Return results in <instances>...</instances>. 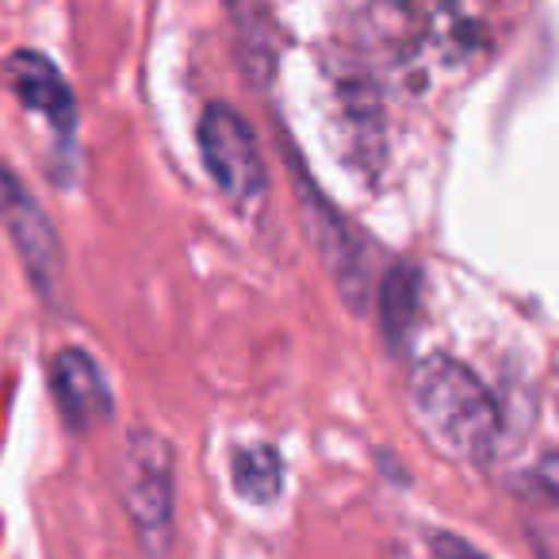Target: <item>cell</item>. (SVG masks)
Listing matches in <instances>:
<instances>
[{"label":"cell","instance_id":"277c9868","mask_svg":"<svg viewBox=\"0 0 559 559\" xmlns=\"http://www.w3.org/2000/svg\"><path fill=\"white\" fill-rule=\"evenodd\" d=\"M299 195H304L307 207V226L314 234V246H319L322 261H326L330 276H334L342 299L353 311H365L368 307V288H372V272H368V253L365 241L357 238L349 223L342 218V211L326 200L322 192H314L311 180L299 173Z\"/></svg>","mask_w":559,"mask_h":559},{"label":"cell","instance_id":"6da1fadb","mask_svg":"<svg viewBox=\"0 0 559 559\" xmlns=\"http://www.w3.org/2000/svg\"><path fill=\"white\" fill-rule=\"evenodd\" d=\"M411 411L437 449L479 464L495 452L502 418L498 403L467 365L444 353H429L411 372Z\"/></svg>","mask_w":559,"mask_h":559},{"label":"cell","instance_id":"8992f818","mask_svg":"<svg viewBox=\"0 0 559 559\" xmlns=\"http://www.w3.org/2000/svg\"><path fill=\"white\" fill-rule=\"evenodd\" d=\"M50 391L62 411L66 426L88 433L111 418V391L104 372L85 349H62L50 365Z\"/></svg>","mask_w":559,"mask_h":559},{"label":"cell","instance_id":"3957f363","mask_svg":"<svg viewBox=\"0 0 559 559\" xmlns=\"http://www.w3.org/2000/svg\"><path fill=\"white\" fill-rule=\"evenodd\" d=\"M200 150L218 192L238 207H253L264 195V162L257 150L253 127L230 104H207L200 119Z\"/></svg>","mask_w":559,"mask_h":559},{"label":"cell","instance_id":"7a4b0ae2","mask_svg":"<svg viewBox=\"0 0 559 559\" xmlns=\"http://www.w3.org/2000/svg\"><path fill=\"white\" fill-rule=\"evenodd\" d=\"M123 502L142 548L162 559L173 544V449L154 429H134L123 444Z\"/></svg>","mask_w":559,"mask_h":559},{"label":"cell","instance_id":"30bf717a","mask_svg":"<svg viewBox=\"0 0 559 559\" xmlns=\"http://www.w3.org/2000/svg\"><path fill=\"white\" fill-rule=\"evenodd\" d=\"M230 483L246 502H276L284 490V464L272 444H246L230 460Z\"/></svg>","mask_w":559,"mask_h":559},{"label":"cell","instance_id":"4fadbf2b","mask_svg":"<svg viewBox=\"0 0 559 559\" xmlns=\"http://www.w3.org/2000/svg\"><path fill=\"white\" fill-rule=\"evenodd\" d=\"M540 559H559V556H556V551H548V548L540 544Z\"/></svg>","mask_w":559,"mask_h":559},{"label":"cell","instance_id":"9c48e42d","mask_svg":"<svg viewBox=\"0 0 559 559\" xmlns=\"http://www.w3.org/2000/svg\"><path fill=\"white\" fill-rule=\"evenodd\" d=\"M234 12V32H238V47L246 58V70L253 81H269L276 70V35H272V20L264 12V0H230Z\"/></svg>","mask_w":559,"mask_h":559},{"label":"cell","instance_id":"8fae6325","mask_svg":"<svg viewBox=\"0 0 559 559\" xmlns=\"http://www.w3.org/2000/svg\"><path fill=\"white\" fill-rule=\"evenodd\" d=\"M429 548H433V559H487L479 548H472L456 533H433L429 536Z\"/></svg>","mask_w":559,"mask_h":559},{"label":"cell","instance_id":"7c38bea8","mask_svg":"<svg viewBox=\"0 0 559 559\" xmlns=\"http://www.w3.org/2000/svg\"><path fill=\"white\" fill-rule=\"evenodd\" d=\"M533 483L544 490V495L556 498V502H559V452H551V456L544 460L540 467H536V472H533Z\"/></svg>","mask_w":559,"mask_h":559},{"label":"cell","instance_id":"5b68a950","mask_svg":"<svg viewBox=\"0 0 559 559\" xmlns=\"http://www.w3.org/2000/svg\"><path fill=\"white\" fill-rule=\"evenodd\" d=\"M0 218L9 226L20 257H24V269L32 272L35 288L47 299H55L58 284H62V246H58V234L50 226L47 211L39 207V200L4 165H0Z\"/></svg>","mask_w":559,"mask_h":559},{"label":"cell","instance_id":"52a82bcc","mask_svg":"<svg viewBox=\"0 0 559 559\" xmlns=\"http://www.w3.org/2000/svg\"><path fill=\"white\" fill-rule=\"evenodd\" d=\"M4 78H9L12 93L20 96L24 108L47 116V123L62 139H73V131H78V100H73V88L66 85V78L58 73V66L47 55H39V50H16L9 58V66H4Z\"/></svg>","mask_w":559,"mask_h":559},{"label":"cell","instance_id":"ba28073f","mask_svg":"<svg viewBox=\"0 0 559 559\" xmlns=\"http://www.w3.org/2000/svg\"><path fill=\"white\" fill-rule=\"evenodd\" d=\"M421 311V272L414 264H395L380 280V326L391 349H403L406 337L418 326Z\"/></svg>","mask_w":559,"mask_h":559}]
</instances>
